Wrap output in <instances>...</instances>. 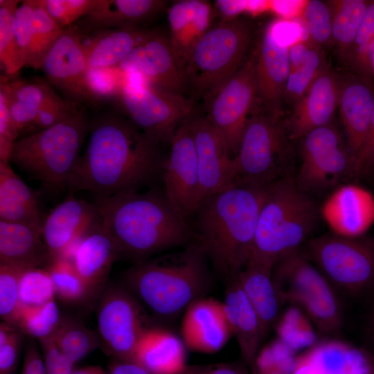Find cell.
Wrapping results in <instances>:
<instances>
[{
	"label": "cell",
	"instance_id": "6da1fadb",
	"mask_svg": "<svg viewBox=\"0 0 374 374\" xmlns=\"http://www.w3.org/2000/svg\"><path fill=\"white\" fill-rule=\"evenodd\" d=\"M160 145L123 113L101 112L91 120L87 147L68 188L96 198L138 190L162 172Z\"/></svg>",
	"mask_w": 374,
	"mask_h": 374
},
{
	"label": "cell",
	"instance_id": "7a4b0ae2",
	"mask_svg": "<svg viewBox=\"0 0 374 374\" xmlns=\"http://www.w3.org/2000/svg\"><path fill=\"white\" fill-rule=\"evenodd\" d=\"M102 226L114 240L119 254L138 260L197 240L186 219L164 190H132L96 198Z\"/></svg>",
	"mask_w": 374,
	"mask_h": 374
},
{
	"label": "cell",
	"instance_id": "3957f363",
	"mask_svg": "<svg viewBox=\"0 0 374 374\" xmlns=\"http://www.w3.org/2000/svg\"><path fill=\"white\" fill-rule=\"evenodd\" d=\"M268 186L233 183L202 199L194 215V232L208 260L226 282L247 264Z\"/></svg>",
	"mask_w": 374,
	"mask_h": 374
},
{
	"label": "cell",
	"instance_id": "277c9868",
	"mask_svg": "<svg viewBox=\"0 0 374 374\" xmlns=\"http://www.w3.org/2000/svg\"><path fill=\"white\" fill-rule=\"evenodd\" d=\"M208 261L196 240L181 251L137 262L127 271L125 286L156 316L174 318L208 290Z\"/></svg>",
	"mask_w": 374,
	"mask_h": 374
},
{
	"label": "cell",
	"instance_id": "5b68a950",
	"mask_svg": "<svg viewBox=\"0 0 374 374\" xmlns=\"http://www.w3.org/2000/svg\"><path fill=\"white\" fill-rule=\"evenodd\" d=\"M320 211L314 199L290 176L269 185L262 206L251 257L274 268L314 229ZM250 257V258H251Z\"/></svg>",
	"mask_w": 374,
	"mask_h": 374
},
{
	"label": "cell",
	"instance_id": "8992f818",
	"mask_svg": "<svg viewBox=\"0 0 374 374\" xmlns=\"http://www.w3.org/2000/svg\"><path fill=\"white\" fill-rule=\"evenodd\" d=\"M90 123L87 107L82 106L68 119L18 139L12 145L9 162L46 188L68 187Z\"/></svg>",
	"mask_w": 374,
	"mask_h": 374
},
{
	"label": "cell",
	"instance_id": "52a82bcc",
	"mask_svg": "<svg viewBox=\"0 0 374 374\" xmlns=\"http://www.w3.org/2000/svg\"><path fill=\"white\" fill-rule=\"evenodd\" d=\"M254 34V25L245 18L210 28L195 44L184 67L190 98L207 103L245 62Z\"/></svg>",
	"mask_w": 374,
	"mask_h": 374
},
{
	"label": "cell",
	"instance_id": "ba28073f",
	"mask_svg": "<svg viewBox=\"0 0 374 374\" xmlns=\"http://www.w3.org/2000/svg\"><path fill=\"white\" fill-rule=\"evenodd\" d=\"M272 277L283 302L301 310L319 333H340L344 314L337 291L304 252L297 249L279 260Z\"/></svg>",
	"mask_w": 374,
	"mask_h": 374
},
{
	"label": "cell",
	"instance_id": "9c48e42d",
	"mask_svg": "<svg viewBox=\"0 0 374 374\" xmlns=\"http://www.w3.org/2000/svg\"><path fill=\"white\" fill-rule=\"evenodd\" d=\"M290 141L285 120L255 105L232 159L233 183L267 186L285 177Z\"/></svg>",
	"mask_w": 374,
	"mask_h": 374
},
{
	"label": "cell",
	"instance_id": "30bf717a",
	"mask_svg": "<svg viewBox=\"0 0 374 374\" xmlns=\"http://www.w3.org/2000/svg\"><path fill=\"white\" fill-rule=\"evenodd\" d=\"M304 253L335 289L356 296L374 287V240L335 233L309 240Z\"/></svg>",
	"mask_w": 374,
	"mask_h": 374
},
{
	"label": "cell",
	"instance_id": "8fae6325",
	"mask_svg": "<svg viewBox=\"0 0 374 374\" xmlns=\"http://www.w3.org/2000/svg\"><path fill=\"white\" fill-rule=\"evenodd\" d=\"M123 114L159 144L170 143L178 126L194 114L195 102L143 80L127 81L117 91Z\"/></svg>",
	"mask_w": 374,
	"mask_h": 374
},
{
	"label": "cell",
	"instance_id": "7c38bea8",
	"mask_svg": "<svg viewBox=\"0 0 374 374\" xmlns=\"http://www.w3.org/2000/svg\"><path fill=\"white\" fill-rule=\"evenodd\" d=\"M299 141L301 165L294 179L302 191L322 193L351 177L352 159L346 139L334 121L311 130Z\"/></svg>",
	"mask_w": 374,
	"mask_h": 374
},
{
	"label": "cell",
	"instance_id": "4fadbf2b",
	"mask_svg": "<svg viewBox=\"0 0 374 374\" xmlns=\"http://www.w3.org/2000/svg\"><path fill=\"white\" fill-rule=\"evenodd\" d=\"M96 317L104 350L118 361L133 362L136 344L149 327L139 301L126 287L109 285L101 295Z\"/></svg>",
	"mask_w": 374,
	"mask_h": 374
},
{
	"label": "cell",
	"instance_id": "5bb4252c",
	"mask_svg": "<svg viewBox=\"0 0 374 374\" xmlns=\"http://www.w3.org/2000/svg\"><path fill=\"white\" fill-rule=\"evenodd\" d=\"M254 49L240 69L207 103V121L224 141L232 159L256 105Z\"/></svg>",
	"mask_w": 374,
	"mask_h": 374
},
{
	"label": "cell",
	"instance_id": "9a60e30c",
	"mask_svg": "<svg viewBox=\"0 0 374 374\" xmlns=\"http://www.w3.org/2000/svg\"><path fill=\"white\" fill-rule=\"evenodd\" d=\"M64 98L81 106H96L99 96L91 84L85 46L77 30L66 28L46 55L41 69Z\"/></svg>",
	"mask_w": 374,
	"mask_h": 374
},
{
	"label": "cell",
	"instance_id": "2e32d148",
	"mask_svg": "<svg viewBox=\"0 0 374 374\" xmlns=\"http://www.w3.org/2000/svg\"><path fill=\"white\" fill-rule=\"evenodd\" d=\"M282 19L270 21L263 28L255 52L257 105L276 116H282L283 96L290 67L288 49L281 30Z\"/></svg>",
	"mask_w": 374,
	"mask_h": 374
},
{
	"label": "cell",
	"instance_id": "e0dca14e",
	"mask_svg": "<svg viewBox=\"0 0 374 374\" xmlns=\"http://www.w3.org/2000/svg\"><path fill=\"white\" fill-rule=\"evenodd\" d=\"M162 170L164 192L186 218L193 217L200 203V184L190 116L175 130Z\"/></svg>",
	"mask_w": 374,
	"mask_h": 374
},
{
	"label": "cell",
	"instance_id": "ac0fdd59",
	"mask_svg": "<svg viewBox=\"0 0 374 374\" xmlns=\"http://www.w3.org/2000/svg\"><path fill=\"white\" fill-rule=\"evenodd\" d=\"M100 222L95 204L69 196L57 205L45 217L42 229L50 261H71L80 241Z\"/></svg>",
	"mask_w": 374,
	"mask_h": 374
},
{
	"label": "cell",
	"instance_id": "d6986e66",
	"mask_svg": "<svg viewBox=\"0 0 374 374\" xmlns=\"http://www.w3.org/2000/svg\"><path fill=\"white\" fill-rule=\"evenodd\" d=\"M118 67L141 75L150 84L186 96L187 84L170 47L169 38L152 30L148 39L136 48Z\"/></svg>",
	"mask_w": 374,
	"mask_h": 374
},
{
	"label": "cell",
	"instance_id": "ffe728a7",
	"mask_svg": "<svg viewBox=\"0 0 374 374\" xmlns=\"http://www.w3.org/2000/svg\"><path fill=\"white\" fill-rule=\"evenodd\" d=\"M190 124L199 169L201 202L233 184L232 157L224 141L205 116L193 114Z\"/></svg>",
	"mask_w": 374,
	"mask_h": 374
},
{
	"label": "cell",
	"instance_id": "44dd1931",
	"mask_svg": "<svg viewBox=\"0 0 374 374\" xmlns=\"http://www.w3.org/2000/svg\"><path fill=\"white\" fill-rule=\"evenodd\" d=\"M338 109L352 166L374 111V82L350 70L339 75Z\"/></svg>",
	"mask_w": 374,
	"mask_h": 374
},
{
	"label": "cell",
	"instance_id": "7402d4cb",
	"mask_svg": "<svg viewBox=\"0 0 374 374\" xmlns=\"http://www.w3.org/2000/svg\"><path fill=\"white\" fill-rule=\"evenodd\" d=\"M180 332L187 349L205 354L218 352L233 337L223 303L205 296L184 311Z\"/></svg>",
	"mask_w": 374,
	"mask_h": 374
},
{
	"label": "cell",
	"instance_id": "603a6c76",
	"mask_svg": "<svg viewBox=\"0 0 374 374\" xmlns=\"http://www.w3.org/2000/svg\"><path fill=\"white\" fill-rule=\"evenodd\" d=\"M339 74L327 66L285 120L289 138L299 140L311 130L332 123L338 107Z\"/></svg>",
	"mask_w": 374,
	"mask_h": 374
},
{
	"label": "cell",
	"instance_id": "cb8c5ba5",
	"mask_svg": "<svg viewBox=\"0 0 374 374\" xmlns=\"http://www.w3.org/2000/svg\"><path fill=\"white\" fill-rule=\"evenodd\" d=\"M319 211L332 233L362 237L374 223V196L360 186L342 185L325 200Z\"/></svg>",
	"mask_w": 374,
	"mask_h": 374
},
{
	"label": "cell",
	"instance_id": "d4e9b609",
	"mask_svg": "<svg viewBox=\"0 0 374 374\" xmlns=\"http://www.w3.org/2000/svg\"><path fill=\"white\" fill-rule=\"evenodd\" d=\"M168 19L170 47L184 71L195 44L210 29L212 8L205 1H177L169 8Z\"/></svg>",
	"mask_w": 374,
	"mask_h": 374
},
{
	"label": "cell",
	"instance_id": "484cf974",
	"mask_svg": "<svg viewBox=\"0 0 374 374\" xmlns=\"http://www.w3.org/2000/svg\"><path fill=\"white\" fill-rule=\"evenodd\" d=\"M186 349L173 332L148 327L136 344L133 362L148 374H181L188 366Z\"/></svg>",
	"mask_w": 374,
	"mask_h": 374
},
{
	"label": "cell",
	"instance_id": "4316f807",
	"mask_svg": "<svg viewBox=\"0 0 374 374\" xmlns=\"http://www.w3.org/2000/svg\"><path fill=\"white\" fill-rule=\"evenodd\" d=\"M166 5V1L161 0H97L92 10L78 22L85 32L139 28Z\"/></svg>",
	"mask_w": 374,
	"mask_h": 374
},
{
	"label": "cell",
	"instance_id": "83f0119b",
	"mask_svg": "<svg viewBox=\"0 0 374 374\" xmlns=\"http://www.w3.org/2000/svg\"><path fill=\"white\" fill-rule=\"evenodd\" d=\"M320 374H374V357L366 350L329 337L298 355Z\"/></svg>",
	"mask_w": 374,
	"mask_h": 374
},
{
	"label": "cell",
	"instance_id": "f1b7e54d",
	"mask_svg": "<svg viewBox=\"0 0 374 374\" xmlns=\"http://www.w3.org/2000/svg\"><path fill=\"white\" fill-rule=\"evenodd\" d=\"M222 301L231 330L238 342L242 362L252 364L264 339L259 318L242 289L238 278L226 282Z\"/></svg>",
	"mask_w": 374,
	"mask_h": 374
},
{
	"label": "cell",
	"instance_id": "f546056e",
	"mask_svg": "<svg viewBox=\"0 0 374 374\" xmlns=\"http://www.w3.org/2000/svg\"><path fill=\"white\" fill-rule=\"evenodd\" d=\"M119 255L114 240L100 222L82 238L71 262L93 293L104 285Z\"/></svg>",
	"mask_w": 374,
	"mask_h": 374
},
{
	"label": "cell",
	"instance_id": "4dcf8cb0",
	"mask_svg": "<svg viewBox=\"0 0 374 374\" xmlns=\"http://www.w3.org/2000/svg\"><path fill=\"white\" fill-rule=\"evenodd\" d=\"M49 261L41 229L0 220V265L25 270Z\"/></svg>",
	"mask_w": 374,
	"mask_h": 374
},
{
	"label": "cell",
	"instance_id": "1f68e13d",
	"mask_svg": "<svg viewBox=\"0 0 374 374\" xmlns=\"http://www.w3.org/2000/svg\"><path fill=\"white\" fill-rule=\"evenodd\" d=\"M272 270L251 257L238 276L242 289L259 318L264 338L275 326L285 303L274 283Z\"/></svg>",
	"mask_w": 374,
	"mask_h": 374
},
{
	"label": "cell",
	"instance_id": "d6a6232c",
	"mask_svg": "<svg viewBox=\"0 0 374 374\" xmlns=\"http://www.w3.org/2000/svg\"><path fill=\"white\" fill-rule=\"evenodd\" d=\"M44 220L35 193L15 172L10 162L0 161V220L42 230Z\"/></svg>",
	"mask_w": 374,
	"mask_h": 374
},
{
	"label": "cell",
	"instance_id": "836d02e7",
	"mask_svg": "<svg viewBox=\"0 0 374 374\" xmlns=\"http://www.w3.org/2000/svg\"><path fill=\"white\" fill-rule=\"evenodd\" d=\"M151 31L139 27L98 31L85 46L89 69L118 66L148 39Z\"/></svg>",
	"mask_w": 374,
	"mask_h": 374
},
{
	"label": "cell",
	"instance_id": "e575fe53",
	"mask_svg": "<svg viewBox=\"0 0 374 374\" xmlns=\"http://www.w3.org/2000/svg\"><path fill=\"white\" fill-rule=\"evenodd\" d=\"M369 1H330L332 9V46L339 60L346 65Z\"/></svg>",
	"mask_w": 374,
	"mask_h": 374
},
{
	"label": "cell",
	"instance_id": "d590c367",
	"mask_svg": "<svg viewBox=\"0 0 374 374\" xmlns=\"http://www.w3.org/2000/svg\"><path fill=\"white\" fill-rule=\"evenodd\" d=\"M53 337L60 349L74 364L101 346L98 334L71 318H61Z\"/></svg>",
	"mask_w": 374,
	"mask_h": 374
},
{
	"label": "cell",
	"instance_id": "8d00e7d4",
	"mask_svg": "<svg viewBox=\"0 0 374 374\" xmlns=\"http://www.w3.org/2000/svg\"><path fill=\"white\" fill-rule=\"evenodd\" d=\"M276 338L296 353L318 342L313 323L297 307L290 305L280 314L275 326Z\"/></svg>",
	"mask_w": 374,
	"mask_h": 374
},
{
	"label": "cell",
	"instance_id": "74e56055",
	"mask_svg": "<svg viewBox=\"0 0 374 374\" xmlns=\"http://www.w3.org/2000/svg\"><path fill=\"white\" fill-rule=\"evenodd\" d=\"M64 29L47 13L39 0H34L33 31L26 66L40 69L46 55Z\"/></svg>",
	"mask_w": 374,
	"mask_h": 374
},
{
	"label": "cell",
	"instance_id": "f35d334b",
	"mask_svg": "<svg viewBox=\"0 0 374 374\" xmlns=\"http://www.w3.org/2000/svg\"><path fill=\"white\" fill-rule=\"evenodd\" d=\"M19 0H0V62L7 75H12L24 66L14 33V18Z\"/></svg>",
	"mask_w": 374,
	"mask_h": 374
},
{
	"label": "cell",
	"instance_id": "ab89813d",
	"mask_svg": "<svg viewBox=\"0 0 374 374\" xmlns=\"http://www.w3.org/2000/svg\"><path fill=\"white\" fill-rule=\"evenodd\" d=\"M327 66L321 48L312 46L303 64L290 72L284 91L283 103L293 107Z\"/></svg>",
	"mask_w": 374,
	"mask_h": 374
},
{
	"label": "cell",
	"instance_id": "60d3db41",
	"mask_svg": "<svg viewBox=\"0 0 374 374\" xmlns=\"http://www.w3.org/2000/svg\"><path fill=\"white\" fill-rule=\"evenodd\" d=\"M46 270L51 277L55 294L63 301L79 302L91 294L71 261L63 258L51 260Z\"/></svg>",
	"mask_w": 374,
	"mask_h": 374
},
{
	"label": "cell",
	"instance_id": "b9f144b4",
	"mask_svg": "<svg viewBox=\"0 0 374 374\" xmlns=\"http://www.w3.org/2000/svg\"><path fill=\"white\" fill-rule=\"evenodd\" d=\"M301 14L307 41L319 48L332 45V9L330 1H307Z\"/></svg>",
	"mask_w": 374,
	"mask_h": 374
},
{
	"label": "cell",
	"instance_id": "7bdbcfd3",
	"mask_svg": "<svg viewBox=\"0 0 374 374\" xmlns=\"http://www.w3.org/2000/svg\"><path fill=\"white\" fill-rule=\"evenodd\" d=\"M62 317L54 299L37 307H22L17 328L37 340L53 335Z\"/></svg>",
	"mask_w": 374,
	"mask_h": 374
},
{
	"label": "cell",
	"instance_id": "ee69618b",
	"mask_svg": "<svg viewBox=\"0 0 374 374\" xmlns=\"http://www.w3.org/2000/svg\"><path fill=\"white\" fill-rule=\"evenodd\" d=\"M296 353L276 338L258 350L249 367L251 374H292L296 364Z\"/></svg>",
	"mask_w": 374,
	"mask_h": 374
},
{
	"label": "cell",
	"instance_id": "f6af8a7d",
	"mask_svg": "<svg viewBox=\"0 0 374 374\" xmlns=\"http://www.w3.org/2000/svg\"><path fill=\"white\" fill-rule=\"evenodd\" d=\"M19 291L22 307H37L54 299L55 295L49 273L39 267L24 270L19 280Z\"/></svg>",
	"mask_w": 374,
	"mask_h": 374
},
{
	"label": "cell",
	"instance_id": "bcb514c9",
	"mask_svg": "<svg viewBox=\"0 0 374 374\" xmlns=\"http://www.w3.org/2000/svg\"><path fill=\"white\" fill-rule=\"evenodd\" d=\"M23 271L0 265V316L3 321L16 328L22 308L19 280Z\"/></svg>",
	"mask_w": 374,
	"mask_h": 374
},
{
	"label": "cell",
	"instance_id": "7dc6e473",
	"mask_svg": "<svg viewBox=\"0 0 374 374\" xmlns=\"http://www.w3.org/2000/svg\"><path fill=\"white\" fill-rule=\"evenodd\" d=\"M3 77L6 89L12 97L39 109L65 100L46 84L19 80L9 82L7 77Z\"/></svg>",
	"mask_w": 374,
	"mask_h": 374
},
{
	"label": "cell",
	"instance_id": "c3c4849f",
	"mask_svg": "<svg viewBox=\"0 0 374 374\" xmlns=\"http://www.w3.org/2000/svg\"><path fill=\"white\" fill-rule=\"evenodd\" d=\"M55 21L64 28L70 27L89 12L97 0H39Z\"/></svg>",
	"mask_w": 374,
	"mask_h": 374
},
{
	"label": "cell",
	"instance_id": "681fc988",
	"mask_svg": "<svg viewBox=\"0 0 374 374\" xmlns=\"http://www.w3.org/2000/svg\"><path fill=\"white\" fill-rule=\"evenodd\" d=\"M34 0L21 1L14 18V33L20 59L26 66L33 31Z\"/></svg>",
	"mask_w": 374,
	"mask_h": 374
},
{
	"label": "cell",
	"instance_id": "f907efd6",
	"mask_svg": "<svg viewBox=\"0 0 374 374\" xmlns=\"http://www.w3.org/2000/svg\"><path fill=\"white\" fill-rule=\"evenodd\" d=\"M23 333L2 321L0 325V374H12L17 365Z\"/></svg>",
	"mask_w": 374,
	"mask_h": 374
},
{
	"label": "cell",
	"instance_id": "816d5d0a",
	"mask_svg": "<svg viewBox=\"0 0 374 374\" xmlns=\"http://www.w3.org/2000/svg\"><path fill=\"white\" fill-rule=\"evenodd\" d=\"M46 374H71L74 364L62 353L53 335L38 340Z\"/></svg>",
	"mask_w": 374,
	"mask_h": 374
},
{
	"label": "cell",
	"instance_id": "f5cc1de1",
	"mask_svg": "<svg viewBox=\"0 0 374 374\" xmlns=\"http://www.w3.org/2000/svg\"><path fill=\"white\" fill-rule=\"evenodd\" d=\"M82 107L66 100L46 105L39 109L33 125L39 130L51 127L68 119Z\"/></svg>",
	"mask_w": 374,
	"mask_h": 374
},
{
	"label": "cell",
	"instance_id": "db71d44e",
	"mask_svg": "<svg viewBox=\"0 0 374 374\" xmlns=\"http://www.w3.org/2000/svg\"><path fill=\"white\" fill-rule=\"evenodd\" d=\"M0 90L6 97L12 121L19 133L28 127L33 126L39 109L12 97L6 89L4 77L2 75H1Z\"/></svg>",
	"mask_w": 374,
	"mask_h": 374
},
{
	"label": "cell",
	"instance_id": "11a10c76",
	"mask_svg": "<svg viewBox=\"0 0 374 374\" xmlns=\"http://www.w3.org/2000/svg\"><path fill=\"white\" fill-rule=\"evenodd\" d=\"M374 172V111L366 136L354 158L351 177H359Z\"/></svg>",
	"mask_w": 374,
	"mask_h": 374
},
{
	"label": "cell",
	"instance_id": "9f6ffc18",
	"mask_svg": "<svg viewBox=\"0 0 374 374\" xmlns=\"http://www.w3.org/2000/svg\"><path fill=\"white\" fill-rule=\"evenodd\" d=\"M247 367L237 362L188 365L181 374H251Z\"/></svg>",
	"mask_w": 374,
	"mask_h": 374
},
{
	"label": "cell",
	"instance_id": "6f0895ef",
	"mask_svg": "<svg viewBox=\"0 0 374 374\" xmlns=\"http://www.w3.org/2000/svg\"><path fill=\"white\" fill-rule=\"evenodd\" d=\"M22 374H46L41 351L33 338L26 347Z\"/></svg>",
	"mask_w": 374,
	"mask_h": 374
},
{
	"label": "cell",
	"instance_id": "680465c9",
	"mask_svg": "<svg viewBox=\"0 0 374 374\" xmlns=\"http://www.w3.org/2000/svg\"><path fill=\"white\" fill-rule=\"evenodd\" d=\"M374 38V0L368 1L360 23L352 51ZM351 51V53H352ZM351 54V53H350Z\"/></svg>",
	"mask_w": 374,
	"mask_h": 374
},
{
	"label": "cell",
	"instance_id": "91938a15",
	"mask_svg": "<svg viewBox=\"0 0 374 374\" xmlns=\"http://www.w3.org/2000/svg\"><path fill=\"white\" fill-rule=\"evenodd\" d=\"M312 46L304 39H299L290 45L288 49L290 72L294 71L303 64Z\"/></svg>",
	"mask_w": 374,
	"mask_h": 374
},
{
	"label": "cell",
	"instance_id": "94428289",
	"mask_svg": "<svg viewBox=\"0 0 374 374\" xmlns=\"http://www.w3.org/2000/svg\"><path fill=\"white\" fill-rule=\"evenodd\" d=\"M216 7L219 13L229 21L237 18L238 15L248 12L249 1H217Z\"/></svg>",
	"mask_w": 374,
	"mask_h": 374
},
{
	"label": "cell",
	"instance_id": "6125c7cd",
	"mask_svg": "<svg viewBox=\"0 0 374 374\" xmlns=\"http://www.w3.org/2000/svg\"><path fill=\"white\" fill-rule=\"evenodd\" d=\"M107 374H148L142 367L133 362L116 360Z\"/></svg>",
	"mask_w": 374,
	"mask_h": 374
},
{
	"label": "cell",
	"instance_id": "be15d7a7",
	"mask_svg": "<svg viewBox=\"0 0 374 374\" xmlns=\"http://www.w3.org/2000/svg\"><path fill=\"white\" fill-rule=\"evenodd\" d=\"M71 374H107L99 366H89L74 370Z\"/></svg>",
	"mask_w": 374,
	"mask_h": 374
},
{
	"label": "cell",
	"instance_id": "e7e4bbea",
	"mask_svg": "<svg viewBox=\"0 0 374 374\" xmlns=\"http://www.w3.org/2000/svg\"><path fill=\"white\" fill-rule=\"evenodd\" d=\"M371 336L374 341V315L373 317L372 324H371Z\"/></svg>",
	"mask_w": 374,
	"mask_h": 374
},
{
	"label": "cell",
	"instance_id": "03108f58",
	"mask_svg": "<svg viewBox=\"0 0 374 374\" xmlns=\"http://www.w3.org/2000/svg\"><path fill=\"white\" fill-rule=\"evenodd\" d=\"M371 74L372 76L374 78V55L371 61Z\"/></svg>",
	"mask_w": 374,
	"mask_h": 374
}]
</instances>
